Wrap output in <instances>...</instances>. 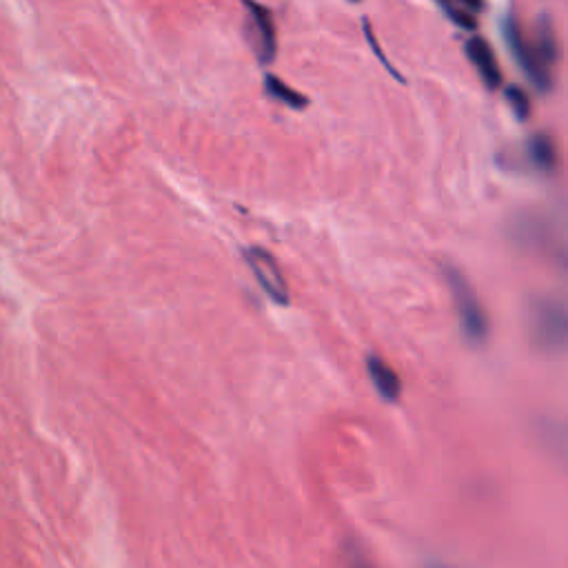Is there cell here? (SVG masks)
<instances>
[{"mask_svg":"<svg viewBox=\"0 0 568 568\" xmlns=\"http://www.w3.org/2000/svg\"><path fill=\"white\" fill-rule=\"evenodd\" d=\"M535 433L540 440L542 449L551 455V458L564 466L568 458V433L566 424L555 418H540L535 420Z\"/></svg>","mask_w":568,"mask_h":568,"instance_id":"10","label":"cell"},{"mask_svg":"<svg viewBox=\"0 0 568 568\" xmlns=\"http://www.w3.org/2000/svg\"><path fill=\"white\" fill-rule=\"evenodd\" d=\"M502 36H504V43L509 47V52L513 56V60L517 65H520L522 74L529 78V83L540 91V94H549L553 89V76H551V69L544 67V63L540 58H537L535 49L531 45V40L524 36V29L520 18H517L515 12H506L502 16Z\"/></svg>","mask_w":568,"mask_h":568,"instance_id":"4","label":"cell"},{"mask_svg":"<svg viewBox=\"0 0 568 568\" xmlns=\"http://www.w3.org/2000/svg\"><path fill=\"white\" fill-rule=\"evenodd\" d=\"M529 338L546 355H560L568 344V309L560 296H535L526 309Z\"/></svg>","mask_w":568,"mask_h":568,"instance_id":"3","label":"cell"},{"mask_svg":"<svg viewBox=\"0 0 568 568\" xmlns=\"http://www.w3.org/2000/svg\"><path fill=\"white\" fill-rule=\"evenodd\" d=\"M438 7L442 9V14L451 20L453 25H458L466 32H475L478 29V16L471 14L462 3H453V0H440Z\"/></svg>","mask_w":568,"mask_h":568,"instance_id":"14","label":"cell"},{"mask_svg":"<svg viewBox=\"0 0 568 568\" xmlns=\"http://www.w3.org/2000/svg\"><path fill=\"white\" fill-rule=\"evenodd\" d=\"M424 568H455V566L446 564V562H442V560H426Z\"/></svg>","mask_w":568,"mask_h":568,"instance_id":"17","label":"cell"},{"mask_svg":"<svg viewBox=\"0 0 568 568\" xmlns=\"http://www.w3.org/2000/svg\"><path fill=\"white\" fill-rule=\"evenodd\" d=\"M504 98L506 103H509L513 116L524 123V120H529L531 116V96L526 94V89H522L520 85H509L504 89Z\"/></svg>","mask_w":568,"mask_h":568,"instance_id":"15","label":"cell"},{"mask_svg":"<svg viewBox=\"0 0 568 568\" xmlns=\"http://www.w3.org/2000/svg\"><path fill=\"white\" fill-rule=\"evenodd\" d=\"M531 45L535 49L537 58L542 60L544 67H553L560 58V47H557V38H555V29H553V20L549 14H540L535 20L533 27V40Z\"/></svg>","mask_w":568,"mask_h":568,"instance_id":"11","label":"cell"},{"mask_svg":"<svg viewBox=\"0 0 568 568\" xmlns=\"http://www.w3.org/2000/svg\"><path fill=\"white\" fill-rule=\"evenodd\" d=\"M344 560H347V568H375L369 555L355 540L344 542Z\"/></svg>","mask_w":568,"mask_h":568,"instance_id":"16","label":"cell"},{"mask_svg":"<svg viewBox=\"0 0 568 568\" xmlns=\"http://www.w3.org/2000/svg\"><path fill=\"white\" fill-rule=\"evenodd\" d=\"M242 7H245L247 12L245 32L253 54H256L260 65L273 63L278 54V29L271 9L267 5L253 3V0H245Z\"/></svg>","mask_w":568,"mask_h":568,"instance_id":"5","label":"cell"},{"mask_svg":"<svg viewBox=\"0 0 568 568\" xmlns=\"http://www.w3.org/2000/svg\"><path fill=\"white\" fill-rule=\"evenodd\" d=\"M262 91H265V96L271 98L273 103L289 107L293 111H302L309 107V98L300 94L298 89H293L291 85L284 83L282 78H278L276 74H267L262 76Z\"/></svg>","mask_w":568,"mask_h":568,"instance_id":"12","label":"cell"},{"mask_svg":"<svg viewBox=\"0 0 568 568\" xmlns=\"http://www.w3.org/2000/svg\"><path fill=\"white\" fill-rule=\"evenodd\" d=\"M442 278L453 298L462 338L469 342L471 347H484L491 333V322L489 316H486L478 293L473 289V284L464 276V271L451 265V262H444L442 265Z\"/></svg>","mask_w":568,"mask_h":568,"instance_id":"2","label":"cell"},{"mask_svg":"<svg viewBox=\"0 0 568 568\" xmlns=\"http://www.w3.org/2000/svg\"><path fill=\"white\" fill-rule=\"evenodd\" d=\"M362 32H364V40H367V45H369V49L373 52V56L378 58V63H380L384 69H387V74H389V76H393L395 80H398L400 85L407 83V78H404V76L400 74L398 67H395V65L391 63V60L387 58V54H384V49L380 47L378 38H375V32H373V27H371V20H369L367 16L362 18Z\"/></svg>","mask_w":568,"mask_h":568,"instance_id":"13","label":"cell"},{"mask_svg":"<svg viewBox=\"0 0 568 568\" xmlns=\"http://www.w3.org/2000/svg\"><path fill=\"white\" fill-rule=\"evenodd\" d=\"M504 236L509 238V242L517 251L546 253L560 271L568 267L564 245H557L555 242V222L549 211H515L509 222H506Z\"/></svg>","mask_w":568,"mask_h":568,"instance_id":"1","label":"cell"},{"mask_svg":"<svg viewBox=\"0 0 568 568\" xmlns=\"http://www.w3.org/2000/svg\"><path fill=\"white\" fill-rule=\"evenodd\" d=\"M242 258H245L253 278L260 284V289L267 293V298L273 304H278V307H287L291 302V293L278 260L262 247H245L242 249Z\"/></svg>","mask_w":568,"mask_h":568,"instance_id":"6","label":"cell"},{"mask_svg":"<svg viewBox=\"0 0 568 568\" xmlns=\"http://www.w3.org/2000/svg\"><path fill=\"white\" fill-rule=\"evenodd\" d=\"M367 373H369V380L373 384V389L378 391L380 398L384 402H398L400 395H402V380L400 375L395 373V369L391 364L380 358L378 353H369L367 355Z\"/></svg>","mask_w":568,"mask_h":568,"instance_id":"9","label":"cell"},{"mask_svg":"<svg viewBox=\"0 0 568 568\" xmlns=\"http://www.w3.org/2000/svg\"><path fill=\"white\" fill-rule=\"evenodd\" d=\"M524 158L533 171L542 176H555L560 169V156L553 138L546 131H535L524 142Z\"/></svg>","mask_w":568,"mask_h":568,"instance_id":"8","label":"cell"},{"mask_svg":"<svg viewBox=\"0 0 568 568\" xmlns=\"http://www.w3.org/2000/svg\"><path fill=\"white\" fill-rule=\"evenodd\" d=\"M464 54L471 60L475 71H478L486 89H497L502 85V69L500 63H497L495 49L491 47L489 40L482 36H471L464 43Z\"/></svg>","mask_w":568,"mask_h":568,"instance_id":"7","label":"cell"}]
</instances>
